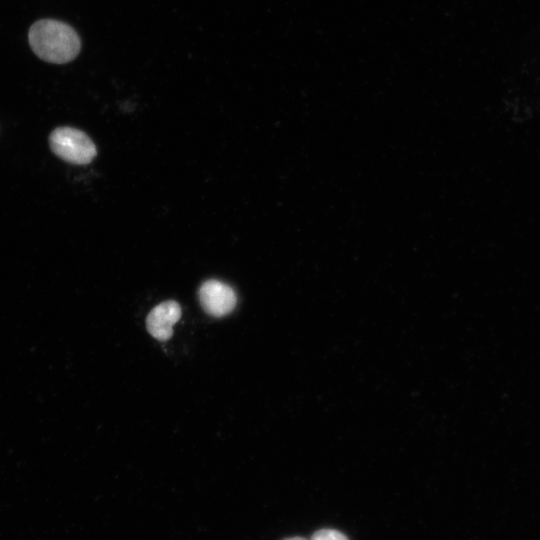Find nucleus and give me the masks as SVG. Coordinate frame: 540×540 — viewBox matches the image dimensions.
I'll return each instance as SVG.
<instances>
[{
	"label": "nucleus",
	"mask_w": 540,
	"mask_h": 540,
	"mask_svg": "<svg viewBox=\"0 0 540 540\" xmlns=\"http://www.w3.org/2000/svg\"><path fill=\"white\" fill-rule=\"evenodd\" d=\"M181 307L173 300L156 305L146 318L148 332L159 341H166L173 334V325L181 317Z\"/></svg>",
	"instance_id": "obj_4"
},
{
	"label": "nucleus",
	"mask_w": 540,
	"mask_h": 540,
	"mask_svg": "<svg viewBox=\"0 0 540 540\" xmlns=\"http://www.w3.org/2000/svg\"><path fill=\"white\" fill-rule=\"evenodd\" d=\"M203 310L213 317H223L236 306V293L231 286L219 280L210 279L202 283L198 291Z\"/></svg>",
	"instance_id": "obj_3"
},
{
	"label": "nucleus",
	"mask_w": 540,
	"mask_h": 540,
	"mask_svg": "<svg viewBox=\"0 0 540 540\" xmlns=\"http://www.w3.org/2000/svg\"><path fill=\"white\" fill-rule=\"evenodd\" d=\"M49 143L59 158L76 165L90 163L97 154L90 137L76 128H56L49 137Z\"/></svg>",
	"instance_id": "obj_2"
},
{
	"label": "nucleus",
	"mask_w": 540,
	"mask_h": 540,
	"mask_svg": "<svg viewBox=\"0 0 540 540\" xmlns=\"http://www.w3.org/2000/svg\"><path fill=\"white\" fill-rule=\"evenodd\" d=\"M310 540H349L343 533L334 529H321L316 531Z\"/></svg>",
	"instance_id": "obj_5"
},
{
	"label": "nucleus",
	"mask_w": 540,
	"mask_h": 540,
	"mask_svg": "<svg viewBox=\"0 0 540 540\" xmlns=\"http://www.w3.org/2000/svg\"><path fill=\"white\" fill-rule=\"evenodd\" d=\"M29 43L34 53L50 63H67L79 53L81 43L75 30L66 23L43 19L29 30Z\"/></svg>",
	"instance_id": "obj_1"
},
{
	"label": "nucleus",
	"mask_w": 540,
	"mask_h": 540,
	"mask_svg": "<svg viewBox=\"0 0 540 540\" xmlns=\"http://www.w3.org/2000/svg\"><path fill=\"white\" fill-rule=\"evenodd\" d=\"M284 540H308V539H305L303 537H291V538H287V539H284Z\"/></svg>",
	"instance_id": "obj_6"
}]
</instances>
